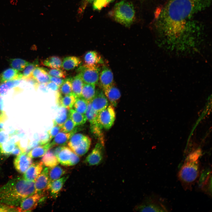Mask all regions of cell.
Returning <instances> with one entry per match:
<instances>
[{
    "mask_svg": "<svg viewBox=\"0 0 212 212\" xmlns=\"http://www.w3.org/2000/svg\"><path fill=\"white\" fill-rule=\"evenodd\" d=\"M209 3L210 0H170L157 18L163 37L160 46L172 51L188 47L190 44L185 37L188 21Z\"/></svg>",
    "mask_w": 212,
    "mask_h": 212,
    "instance_id": "6da1fadb",
    "label": "cell"
},
{
    "mask_svg": "<svg viewBox=\"0 0 212 212\" xmlns=\"http://www.w3.org/2000/svg\"><path fill=\"white\" fill-rule=\"evenodd\" d=\"M35 193L34 182L16 178L0 187V204L18 207L23 199Z\"/></svg>",
    "mask_w": 212,
    "mask_h": 212,
    "instance_id": "7a4b0ae2",
    "label": "cell"
},
{
    "mask_svg": "<svg viewBox=\"0 0 212 212\" xmlns=\"http://www.w3.org/2000/svg\"><path fill=\"white\" fill-rule=\"evenodd\" d=\"M201 153V150L199 149L189 154L178 173V179L186 190H191L192 186L199 176V158Z\"/></svg>",
    "mask_w": 212,
    "mask_h": 212,
    "instance_id": "3957f363",
    "label": "cell"
},
{
    "mask_svg": "<svg viewBox=\"0 0 212 212\" xmlns=\"http://www.w3.org/2000/svg\"><path fill=\"white\" fill-rule=\"evenodd\" d=\"M112 14L116 21L126 27H129L134 21L135 12L131 3L123 0L115 4Z\"/></svg>",
    "mask_w": 212,
    "mask_h": 212,
    "instance_id": "277c9868",
    "label": "cell"
},
{
    "mask_svg": "<svg viewBox=\"0 0 212 212\" xmlns=\"http://www.w3.org/2000/svg\"><path fill=\"white\" fill-rule=\"evenodd\" d=\"M100 71L101 69L98 65L85 64L80 66L77 70L84 83L95 85L99 82Z\"/></svg>",
    "mask_w": 212,
    "mask_h": 212,
    "instance_id": "5b68a950",
    "label": "cell"
},
{
    "mask_svg": "<svg viewBox=\"0 0 212 212\" xmlns=\"http://www.w3.org/2000/svg\"><path fill=\"white\" fill-rule=\"evenodd\" d=\"M115 112L114 107L111 105L99 112L97 121L100 128L102 129H110L112 126L115 119Z\"/></svg>",
    "mask_w": 212,
    "mask_h": 212,
    "instance_id": "8992f818",
    "label": "cell"
},
{
    "mask_svg": "<svg viewBox=\"0 0 212 212\" xmlns=\"http://www.w3.org/2000/svg\"><path fill=\"white\" fill-rule=\"evenodd\" d=\"M135 210L142 212H166L168 209L159 199H151L137 206Z\"/></svg>",
    "mask_w": 212,
    "mask_h": 212,
    "instance_id": "52a82bcc",
    "label": "cell"
},
{
    "mask_svg": "<svg viewBox=\"0 0 212 212\" xmlns=\"http://www.w3.org/2000/svg\"><path fill=\"white\" fill-rule=\"evenodd\" d=\"M44 196V195L35 193L26 198L22 200L19 206L17 207V211H32L36 208L40 200L42 199Z\"/></svg>",
    "mask_w": 212,
    "mask_h": 212,
    "instance_id": "ba28073f",
    "label": "cell"
},
{
    "mask_svg": "<svg viewBox=\"0 0 212 212\" xmlns=\"http://www.w3.org/2000/svg\"><path fill=\"white\" fill-rule=\"evenodd\" d=\"M103 145L101 143H97L85 160L86 164L90 166L97 165L102 162L103 158Z\"/></svg>",
    "mask_w": 212,
    "mask_h": 212,
    "instance_id": "9c48e42d",
    "label": "cell"
},
{
    "mask_svg": "<svg viewBox=\"0 0 212 212\" xmlns=\"http://www.w3.org/2000/svg\"><path fill=\"white\" fill-rule=\"evenodd\" d=\"M48 183L49 169L46 167L42 171L34 182L35 193L44 195L46 191L49 190Z\"/></svg>",
    "mask_w": 212,
    "mask_h": 212,
    "instance_id": "30bf717a",
    "label": "cell"
},
{
    "mask_svg": "<svg viewBox=\"0 0 212 212\" xmlns=\"http://www.w3.org/2000/svg\"><path fill=\"white\" fill-rule=\"evenodd\" d=\"M32 158L26 152H22L17 155L14 161V165L16 171L23 173L32 163Z\"/></svg>",
    "mask_w": 212,
    "mask_h": 212,
    "instance_id": "8fae6325",
    "label": "cell"
},
{
    "mask_svg": "<svg viewBox=\"0 0 212 212\" xmlns=\"http://www.w3.org/2000/svg\"><path fill=\"white\" fill-rule=\"evenodd\" d=\"M108 101L103 91L98 89L96 90L91 102L93 108L98 113L107 107L109 104Z\"/></svg>",
    "mask_w": 212,
    "mask_h": 212,
    "instance_id": "7c38bea8",
    "label": "cell"
},
{
    "mask_svg": "<svg viewBox=\"0 0 212 212\" xmlns=\"http://www.w3.org/2000/svg\"><path fill=\"white\" fill-rule=\"evenodd\" d=\"M43 166L41 161L32 163L24 173L23 178L34 182L42 171Z\"/></svg>",
    "mask_w": 212,
    "mask_h": 212,
    "instance_id": "4fadbf2b",
    "label": "cell"
},
{
    "mask_svg": "<svg viewBox=\"0 0 212 212\" xmlns=\"http://www.w3.org/2000/svg\"><path fill=\"white\" fill-rule=\"evenodd\" d=\"M76 97L73 93L63 95L57 90L56 96V102L59 107H63L69 110L72 107Z\"/></svg>",
    "mask_w": 212,
    "mask_h": 212,
    "instance_id": "5bb4252c",
    "label": "cell"
},
{
    "mask_svg": "<svg viewBox=\"0 0 212 212\" xmlns=\"http://www.w3.org/2000/svg\"><path fill=\"white\" fill-rule=\"evenodd\" d=\"M101 70L99 81L103 90L113 84V76L111 70L106 66H103Z\"/></svg>",
    "mask_w": 212,
    "mask_h": 212,
    "instance_id": "9a60e30c",
    "label": "cell"
},
{
    "mask_svg": "<svg viewBox=\"0 0 212 212\" xmlns=\"http://www.w3.org/2000/svg\"><path fill=\"white\" fill-rule=\"evenodd\" d=\"M77 128L74 129L69 132H60L54 137L52 142H50L51 148L55 146H64L67 143L71 136L76 132Z\"/></svg>",
    "mask_w": 212,
    "mask_h": 212,
    "instance_id": "2e32d148",
    "label": "cell"
},
{
    "mask_svg": "<svg viewBox=\"0 0 212 212\" xmlns=\"http://www.w3.org/2000/svg\"><path fill=\"white\" fill-rule=\"evenodd\" d=\"M103 90L111 105L114 107L116 106L121 96L120 92L119 89L113 84Z\"/></svg>",
    "mask_w": 212,
    "mask_h": 212,
    "instance_id": "e0dca14e",
    "label": "cell"
},
{
    "mask_svg": "<svg viewBox=\"0 0 212 212\" xmlns=\"http://www.w3.org/2000/svg\"><path fill=\"white\" fill-rule=\"evenodd\" d=\"M22 78V74L12 68L5 70L0 75V82L1 83L11 80H20Z\"/></svg>",
    "mask_w": 212,
    "mask_h": 212,
    "instance_id": "ac0fdd59",
    "label": "cell"
},
{
    "mask_svg": "<svg viewBox=\"0 0 212 212\" xmlns=\"http://www.w3.org/2000/svg\"><path fill=\"white\" fill-rule=\"evenodd\" d=\"M39 84H47L50 82L49 75L47 69L42 67H37L34 70L32 77Z\"/></svg>",
    "mask_w": 212,
    "mask_h": 212,
    "instance_id": "d6986e66",
    "label": "cell"
},
{
    "mask_svg": "<svg viewBox=\"0 0 212 212\" xmlns=\"http://www.w3.org/2000/svg\"><path fill=\"white\" fill-rule=\"evenodd\" d=\"M84 60L85 64L89 65H98L104 63L101 57L95 51H89L85 53Z\"/></svg>",
    "mask_w": 212,
    "mask_h": 212,
    "instance_id": "ffe728a7",
    "label": "cell"
},
{
    "mask_svg": "<svg viewBox=\"0 0 212 212\" xmlns=\"http://www.w3.org/2000/svg\"><path fill=\"white\" fill-rule=\"evenodd\" d=\"M73 151L69 147L63 146L56 156L59 163L65 166H70V160Z\"/></svg>",
    "mask_w": 212,
    "mask_h": 212,
    "instance_id": "44dd1931",
    "label": "cell"
},
{
    "mask_svg": "<svg viewBox=\"0 0 212 212\" xmlns=\"http://www.w3.org/2000/svg\"><path fill=\"white\" fill-rule=\"evenodd\" d=\"M98 114L92 107L91 102H89L85 114L87 120L90 123L91 129L100 128L97 121Z\"/></svg>",
    "mask_w": 212,
    "mask_h": 212,
    "instance_id": "7402d4cb",
    "label": "cell"
},
{
    "mask_svg": "<svg viewBox=\"0 0 212 212\" xmlns=\"http://www.w3.org/2000/svg\"><path fill=\"white\" fill-rule=\"evenodd\" d=\"M68 178V176L65 175L51 183L49 190L50 191V195L52 198H56L57 197Z\"/></svg>",
    "mask_w": 212,
    "mask_h": 212,
    "instance_id": "603a6c76",
    "label": "cell"
},
{
    "mask_svg": "<svg viewBox=\"0 0 212 212\" xmlns=\"http://www.w3.org/2000/svg\"><path fill=\"white\" fill-rule=\"evenodd\" d=\"M51 148L49 149L44 155L41 160L43 165L50 168L58 165L59 163L53 153L52 149Z\"/></svg>",
    "mask_w": 212,
    "mask_h": 212,
    "instance_id": "cb8c5ba5",
    "label": "cell"
},
{
    "mask_svg": "<svg viewBox=\"0 0 212 212\" xmlns=\"http://www.w3.org/2000/svg\"><path fill=\"white\" fill-rule=\"evenodd\" d=\"M91 142L90 138L85 135L80 143L72 151L78 156H82L88 151Z\"/></svg>",
    "mask_w": 212,
    "mask_h": 212,
    "instance_id": "d4e9b609",
    "label": "cell"
},
{
    "mask_svg": "<svg viewBox=\"0 0 212 212\" xmlns=\"http://www.w3.org/2000/svg\"><path fill=\"white\" fill-rule=\"evenodd\" d=\"M66 173V170L60 166L57 165L50 168L49 171V190L52 182L61 178Z\"/></svg>",
    "mask_w": 212,
    "mask_h": 212,
    "instance_id": "484cf974",
    "label": "cell"
},
{
    "mask_svg": "<svg viewBox=\"0 0 212 212\" xmlns=\"http://www.w3.org/2000/svg\"><path fill=\"white\" fill-rule=\"evenodd\" d=\"M81 62V61L78 57L75 56L67 57L62 61V68L66 70H72L77 67Z\"/></svg>",
    "mask_w": 212,
    "mask_h": 212,
    "instance_id": "4316f807",
    "label": "cell"
},
{
    "mask_svg": "<svg viewBox=\"0 0 212 212\" xmlns=\"http://www.w3.org/2000/svg\"><path fill=\"white\" fill-rule=\"evenodd\" d=\"M51 148V145L49 142L34 148L29 152L27 155L31 158L40 157L43 156Z\"/></svg>",
    "mask_w": 212,
    "mask_h": 212,
    "instance_id": "83f0119b",
    "label": "cell"
},
{
    "mask_svg": "<svg viewBox=\"0 0 212 212\" xmlns=\"http://www.w3.org/2000/svg\"><path fill=\"white\" fill-rule=\"evenodd\" d=\"M95 85L84 83L81 97L88 102H91L95 94Z\"/></svg>",
    "mask_w": 212,
    "mask_h": 212,
    "instance_id": "f1b7e54d",
    "label": "cell"
},
{
    "mask_svg": "<svg viewBox=\"0 0 212 212\" xmlns=\"http://www.w3.org/2000/svg\"><path fill=\"white\" fill-rule=\"evenodd\" d=\"M84 82L80 75L77 74L72 79V93L76 97L81 96Z\"/></svg>",
    "mask_w": 212,
    "mask_h": 212,
    "instance_id": "f546056e",
    "label": "cell"
},
{
    "mask_svg": "<svg viewBox=\"0 0 212 212\" xmlns=\"http://www.w3.org/2000/svg\"><path fill=\"white\" fill-rule=\"evenodd\" d=\"M56 117L53 120V125L61 128L69 117V110L63 107H59Z\"/></svg>",
    "mask_w": 212,
    "mask_h": 212,
    "instance_id": "4dcf8cb0",
    "label": "cell"
},
{
    "mask_svg": "<svg viewBox=\"0 0 212 212\" xmlns=\"http://www.w3.org/2000/svg\"><path fill=\"white\" fill-rule=\"evenodd\" d=\"M62 61L59 57L52 56L49 57L42 62V64L44 66L52 69L62 68Z\"/></svg>",
    "mask_w": 212,
    "mask_h": 212,
    "instance_id": "1f68e13d",
    "label": "cell"
},
{
    "mask_svg": "<svg viewBox=\"0 0 212 212\" xmlns=\"http://www.w3.org/2000/svg\"><path fill=\"white\" fill-rule=\"evenodd\" d=\"M69 117L75 126L84 124L87 120L85 114L80 113L72 108L69 111Z\"/></svg>",
    "mask_w": 212,
    "mask_h": 212,
    "instance_id": "d6a6232c",
    "label": "cell"
},
{
    "mask_svg": "<svg viewBox=\"0 0 212 212\" xmlns=\"http://www.w3.org/2000/svg\"><path fill=\"white\" fill-rule=\"evenodd\" d=\"M88 102L81 96L77 97H76L73 107L74 110L77 112L85 114Z\"/></svg>",
    "mask_w": 212,
    "mask_h": 212,
    "instance_id": "836d02e7",
    "label": "cell"
},
{
    "mask_svg": "<svg viewBox=\"0 0 212 212\" xmlns=\"http://www.w3.org/2000/svg\"><path fill=\"white\" fill-rule=\"evenodd\" d=\"M20 80L7 81L0 84V95L4 96L11 89L17 86L20 83Z\"/></svg>",
    "mask_w": 212,
    "mask_h": 212,
    "instance_id": "e575fe53",
    "label": "cell"
},
{
    "mask_svg": "<svg viewBox=\"0 0 212 212\" xmlns=\"http://www.w3.org/2000/svg\"><path fill=\"white\" fill-rule=\"evenodd\" d=\"M14 139L8 140L6 143L0 145V153L2 155L8 156L11 155L16 146Z\"/></svg>",
    "mask_w": 212,
    "mask_h": 212,
    "instance_id": "d590c367",
    "label": "cell"
},
{
    "mask_svg": "<svg viewBox=\"0 0 212 212\" xmlns=\"http://www.w3.org/2000/svg\"><path fill=\"white\" fill-rule=\"evenodd\" d=\"M9 62L10 66L13 69L19 71L23 70L30 63L19 58L11 59Z\"/></svg>",
    "mask_w": 212,
    "mask_h": 212,
    "instance_id": "8d00e7d4",
    "label": "cell"
},
{
    "mask_svg": "<svg viewBox=\"0 0 212 212\" xmlns=\"http://www.w3.org/2000/svg\"><path fill=\"white\" fill-rule=\"evenodd\" d=\"M72 77L65 79L62 85L59 87L58 91L62 95H69L72 93Z\"/></svg>",
    "mask_w": 212,
    "mask_h": 212,
    "instance_id": "74e56055",
    "label": "cell"
},
{
    "mask_svg": "<svg viewBox=\"0 0 212 212\" xmlns=\"http://www.w3.org/2000/svg\"><path fill=\"white\" fill-rule=\"evenodd\" d=\"M39 61L37 59L33 62L29 63L24 69L22 74L23 78L28 80L32 77V72L34 69L39 65Z\"/></svg>",
    "mask_w": 212,
    "mask_h": 212,
    "instance_id": "f35d334b",
    "label": "cell"
},
{
    "mask_svg": "<svg viewBox=\"0 0 212 212\" xmlns=\"http://www.w3.org/2000/svg\"><path fill=\"white\" fill-rule=\"evenodd\" d=\"M85 135L80 133L73 135L67 143L69 147L72 150L80 143Z\"/></svg>",
    "mask_w": 212,
    "mask_h": 212,
    "instance_id": "ab89813d",
    "label": "cell"
},
{
    "mask_svg": "<svg viewBox=\"0 0 212 212\" xmlns=\"http://www.w3.org/2000/svg\"><path fill=\"white\" fill-rule=\"evenodd\" d=\"M47 71L49 75L54 77L64 78L67 76L66 72L60 68L47 69Z\"/></svg>",
    "mask_w": 212,
    "mask_h": 212,
    "instance_id": "60d3db41",
    "label": "cell"
},
{
    "mask_svg": "<svg viewBox=\"0 0 212 212\" xmlns=\"http://www.w3.org/2000/svg\"><path fill=\"white\" fill-rule=\"evenodd\" d=\"M75 127L74 122L69 117L61 128L60 131L64 132H69L72 131Z\"/></svg>",
    "mask_w": 212,
    "mask_h": 212,
    "instance_id": "b9f144b4",
    "label": "cell"
},
{
    "mask_svg": "<svg viewBox=\"0 0 212 212\" xmlns=\"http://www.w3.org/2000/svg\"><path fill=\"white\" fill-rule=\"evenodd\" d=\"M92 3L93 8L95 9L100 10L108 4L107 0H87Z\"/></svg>",
    "mask_w": 212,
    "mask_h": 212,
    "instance_id": "7bdbcfd3",
    "label": "cell"
},
{
    "mask_svg": "<svg viewBox=\"0 0 212 212\" xmlns=\"http://www.w3.org/2000/svg\"><path fill=\"white\" fill-rule=\"evenodd\" d=\"M61 129V127L58 126L53 125L52 127L48 131L51 140L60 131Z\"/></svg>",
    "mask_w": 212,
    "mask_h": 212,
    "instance_id": "ee69618b",
    "label": "cell"
},
{
    "mask_svg": "<svg viewBox=\"0 0 212 212\" xmlns=\"http://www.w3.org/2000/svg\"><path fill=\"white\" fill-rule=\"evenodd\" d=\"M16 207L0 204V212L18 211Z\"/></svg>",
    "mask_w": 212,
    "mask_h": 212,
    "instance_id": "f6af8a7d",
    "label": "cell"
},
{
    "mask_svg": "<svg viewBox=\"0 0 212 212\" xmlns=\"http://www.w3.org/2000/svg\"><path fill=\"white\" fill-rule=\"evenodd\" d=\"M50 136L48 131L45 132L44 134L42 135L39 139L40 145H43L50 142Z\"/></svg>",
    "mask_w": 212,
    "mask_h": 212,
    "instance_id": "bcb514c9",
    "label": "cell"
},
{
    "mask_svg": "<svg viewBox=\"0 0 212 212\" xmlns=\"http://www.w3.org/2000/svg\"><path fill=\"white\" fill-rule=\"evenodd\" d=\"M50 81L53 82L60 87L64 81L65 79L49 75Z\"/></svg>",
    "mask_w": 212,
    "mask_h": 212,
    "instance_id": "7dc6e473",
    "label": "cell"
},
{
    "mask_svg": "<svg viewBox=\"0 0 212 212\" xmlns=\"http://www.w3.org/2000/svg\"><path fill=\"white\" fill-rule=\"evenodd\" d=\"M9 138V135L4 130H0V145L7 142Z\"/></svg>",
    "mask_w": 212,
    "mask_h": 212,
    "instance_id": "c3c4849f",
    "label": "cell"
},
{
    "mask_svg": "<svg viewBox=\"0 0 212 212\" xmlns=\"http://www.w3.org/2000/svg\"><path fill=\"white\" fill-rule=\"evenodd\" d=\"M80 160V159L78 155L73 151L71 155L70 166L77 164L79 162Z\"/></svg>",
    "mask_w": 212,
    "mask_h": 212,
    "instance_id": "681fc988",
    "label": "cell"
},
{
    "mask_svg": "<svg viewBox=\"0 0 212 212\" xmlns=\"http://www.w3.org/2000/svg\"><path fill=\"white\" fill-rule=\"evenodd\" d=\"M7 119V115L3 111L0 113V130H4L3 128L4 123L6 120Z\"/></svg>",
    "mask_w": 212,
    "mask_h": 212,
    "instance_id": "f907efd6",
    "label": "cell"
},
{
    "mask_svg": "<svg viewBox=\"0 0 212 212\" xmlns=\"http://www.w3.org/2000/svg\"><path fill=\"white\" fill-rule=\"evenodd\" d=\"M46 86L49 90L54 91H57L59 88V87L55 84L50 81L46 84Z\"/></svg>",
    "mask_w": 212,
    "mask_h": 212,
    "instance_id": "816d5d0a",
    "label": "cell"
},
{
    "mask_svg": "<svg viewBox=\"0 0 212 212\" xmlns=\"http://www.w3.org/2000/svg\"><path fill=\"white\" fill-rule=\"evenodd\" d=\"M15 147L14 149H13V150L11 152V155H17L22 152L21 148L16 142H15Z\"/></svg>",
    "mask_w": 212,
    "mask_h": 212,
    "instance_id": "f5cc1de1",
    "label": "cell"
},
{
    "mask_svg": "<svg viewBox=\"0 0 212 212\" xmlns=\"http://www.w3.org/2000/svg\"><path fill=\"white\" fill-rule=\"evenodd\" d=\"M38 88L43 92H47L49 90L46 86V84H39Z\"/></svg>",
    "mask_w": 212,
    "mask_h": 212,
    "instance_id": "db71d44e",
    "label": "cell"
},
{
    "mask_svg": "<svg viewBox=\"0 0 212 212\" xmlns=\"http://www.w3.org/2000/svg\"><path fill=\"white\" fill-rule=\"evenodd\" d=\"M1 96H2L0 95V113L3 111L4 103L3 100Z\"/></svg>",
    "mask_w": 212,
    "mask_h": 212,
    "instance_id": "11a10c76",
    "label": "cell"
},
{
    "mask_svg": "<svg viewBox=\"0 0 212 212\" xmlns=\"http://www.w3.org/2000/svg\"><path fill=\"white\" fill-rule=\"evenodd\" d=\"M115 0H107V1L108 4L111 2L114 1Z\"/></svg>",
    "mask_w": 212,
    "mask_h": 212,
    "instance_id": "9f6ffc18",
    "label": "cell"
},
{
    "mask_svg": "<svg viewBox=\"0 0 212 212\" xmlns=\"http://www.w3.org/2000/svg\"><path fill=\"white\" fill-rule=\"evenodd\" d=\"M0 170H1V168H0Z\"/></svg>",
    "mask_w": 212,
    "mask_h": 212,
    "instance_id": "6f0895ef",
    "label": "cell"
}]
</instances>
